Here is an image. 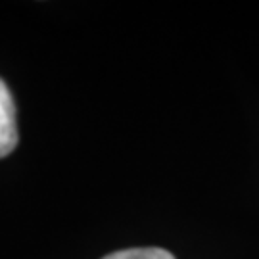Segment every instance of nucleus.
<instances>
[{"mask_svg": "<svg viewBox=\"0 0 259 259\" xmlns=\"http://www.w3.org/2000/svg\"><path fill=\"white\" fill-rule=\"evenodd\" d=\"M18 146L16 104L8 84L0 79V157H6Z\"/></svg>", "mask_w": 259, "mask_h": 259, "instance_id": "obj_1", "label": "nucleus"}, {"mask_svg": "<svg viewBox=\"0 0 259 259\" xmlns=\"http://www.w3.org/2000/svg\"><path fill=\"white\" fill-rule=\"evenodd\" d=\"M102 259H175V255L161 248H131V250L113 251Z\"/></svg>", "mask_w": 259, "mask_h": 259, "instance_id": "obj_2", "label": "nucleus"}]
</instances>
